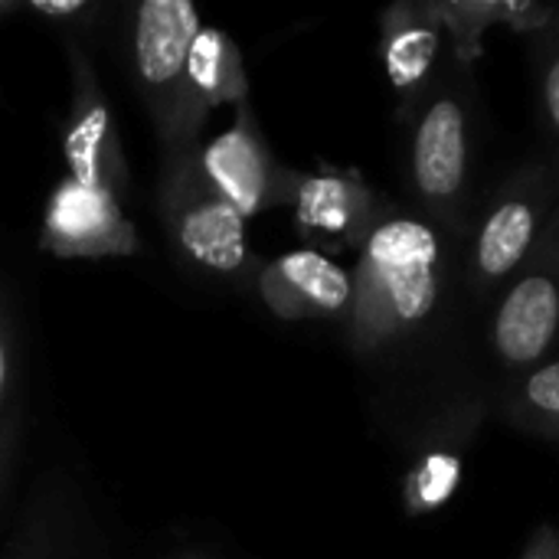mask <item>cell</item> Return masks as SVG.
Segmentation results:
<instances>
[{
    "mask_svg": "<svg viewBox=\"0 0 559 559\" xmlns=\"http://www.w3.org/2000/svg\"><path fill=\"white\" fill-rule=\"evenodd\" d=\"M449 236L429 219L383 213L360 242L347 334L364 360L426 350L445 318Z\"/></svg>",
    "mask_w": 559,
    "mask_h": 559,
    "instance_id": "obj_1",
    "label": "cell"
},
{
    "mask_svg": "<svg viewBox=\"0 0 559 559\" xmlns=\"http://www.w3.org/2000/svg\"><path fill=\"white\" fill-rule=\"evenodd\" d=\"M478 95L472 75L455 66L429 85L409 111L406 187L442 236L465 242L478 216L475 210V147H478Z\"/></svg>",
    "mask_w": 559,
    "mask_h": 559,
    "instance_id": "obj_2",
    "label": "cell"
},
{
    "mask_svg": "<svg viewBox=\"0 0 559 559\" xmlns=\"http://www.w3.org/2000/svg\"><path fill=\"white\" fill-rule=\"evenodd\" d=\"M559 213V170L540 154L518 164L475 216L465 249V288L475 301H495L534 259Z\"/></svg>",
    "mask_w": 559,
    "mask_h": 559,
    "instance_id": "obj_3",
    "label": "cell"
},
{
    "mask_svg": "<svg viewBox=\"0 0 559 559\" xmlns=\"http://www.w3.org/2000/svg\"><path fill=\"white\" fill-rule=\"evenodd\" d=\"M157 210L177 255L210 278H242L252 269L246 216L219 197L200 167V144L164 147Z\"/></svg>",
    "mask_w": 559,
    "mask_h": 559,
    "instance_id": "obj_4",
    "label": "cell"
},
{
    "mask_svg": "<svg viewBox=\"0 0 559 559\" xmlns=\"http://www.w3.org/2000/svg\"><path fill=\"white\" fill-rule=\"evenodd\" d=\"M200 26V13L190 0H144L131 13L128 52L134 88L160 147H170L180 131L187 56Z\"/></svg>",
    "mask_w": 559,
    "mask_h": 559,
    "instance_id": "obj_5",
    "label": "cell"
},
{
    "mask_svg": "<svg viewBox=\"0 0 559 559\" xmlns=\"http://www.w3.org/2000/svg\"><path fill=\"white\" fill-rule=\"evenodd\" d=\"M559 347V213L534 252V259L514 275V282L495 298L488 324V350L498 370L514 380Z\"/></svg>",
    "mask_w": 559,
    "mask_h": 559,
    "instance_id": "obj_6",
    "label": "cell"
},
{
    "mask_svg": "<svg viewBox=\"0 0 559 559\" xmlns=\"http://www.w3.org/2000/svg\"><path fill=\"white\" fill-rule=\"evenodd\" d=\"M66 49H69L72 95L62 124V154H66L69 177L85 187L108 190L121 200L128 190V164L111 118V105L95 79L85 49L72 36L66 39Z\"/></svg>",
    "mask_w": 559,
    "mask_h": 559,
    "instance_id": "obj_7",
    "label": "cell"
},
{
    "mask_svg": "<svg viewBox=\"0 0 559 559\" xmlns=\"http://www.w3.org/2000/svg\"><path fill=\"white\" fill-rule=\"evenodd\" d=\"M200 167L206 180L233 203L246 219L265 213L278 203H292L298 174L282 170L249 111V102L239 105V118L206 147H200Z\"/></svg>",
    "mask_w": 559,
    "mask_h": 559,
    "instance_id": "obj_8",
    "label": "cell"
},
{
    "mask_svg": "<svg viewBox=\"0 0 559 559\" xmlns=\"http://www.w3.org/2000/svg\"><path fill=\"white\" fill-rule=\"evenodd\" d=\"M39 246L56 259H108L138 252V233L115 193L62 177L46 200Z\"/></svg>",
    "mask_w": 559,
    "mask_h": 559,
    "instance_id": "obj_9",
    "label": "cell"
},
{
    "mask_svg": "<svg viewBox=\"0 0 559 559\" xmlns=\"http://www.w3.org/2000/svg\"><path fill=\"white\" fill-rule=\"evenodd\" d=\"M262 305L282 321H347L354 305V275L318 249H295L255 272Z\"/></svg>",
    "mask_w": 559,
    "mask_h": 559,
    "instance_id": "obj_10",
    "label": "cell"
},
{
    "mask_svg": "<svg viewBox=\"0 0 559 559\" xmlns=\"http://www.w3.org/2000/svg\"><path fill=\"white\" fill-rule=\"evenodd\" d=\"M242 102H249V82L236 39L219 26H200L187 56L180 131L170 147L197 144V134L213 108L242 105Z\"/></svg>",
    "mask_w": 559,
    "mask_h": 559,
    "instance_id": "obj_11",
    "label": "cell"
},
{
    "mask_svg": "<svg viewBox=\"0 0 559 559\" xmlns=\"http://www.w3.org/2000/svg\"><path fill=\"white\" fill-rule=\"evenodd\" d=\"M295 223L305 236L341 239L360 246L370 226L383 216L373 203V193L354 180L337 174L298 177L292 190Z\"/></svg>",
    "mask_w": 559,
    "mask_h": 559,
    "instance_id": "obj_12",
    "label": "cell"
},
{
    "mask_svg": "<svg viewBox=\"0 0 559 559\" xmlns=\"http://www.w3.org/2000/svg\"><path fill=\"white\" fill-rule=\"evenodd\" d=\"M442 23L436 20L432 7L403 3L386 10L383 16V69L390 85L400 92L406 115L419 105V98L436 82V59H439Z\"/></svg>",
    "mask_w": 559,
    "mask_h": 559,
    "instance_id": "obj_13",
    "label": "cell"
},
{
    "mask_svg": "<svg viewBox=\"0 0 559 559\" xmlns=\"http://www.w3.org/2000/svg\"><path fill=\"white\" fill-rule=\"evenodd\" d=\"M20 426H23V347L7 295L0 292V504L10 491Z\"/></svg>",
    "mask_w": 559,
    "mask_h": 559,
    "instance_id": "obj_14",
    "label": "cell"
},
{
    "mask_svg": "<svg viewBox=\"0 0 559 559\" xmlns=\"http://www.w3.org/2000/svg\"><path fill=\"white\" fill-rule=\"evenodd\" d=\"M501 413L524 432L559 439V354L508 380L501 393Z\"/></svg>",
    "mask_w": 559,
    "mask_h": 559,
    "instance_id": "obj_15",
    "label": "cell"
},
{
    "mask_svg": "<svg viewBox=\"0 0 559 559\" xmlns=\"http://www.w3.org/2000/svg\"><path fill=\"white\" fill-rule=\"evenodd\" d=\"M534 79H537V108L547 131V157L559 170V16L531 36Z\"/></svg>",
    "mask_w": 559,
    "mask_h": 559,
    "instance_id": "obj_16",
    "label": "cell"
},
{
    "mask_svg": "<svg viewBox=\"0 0 559 559\" xmlns=\"http://www.w3.org/2000/svg\"><path fill=\"white\" fill-rule=\"evenodd\" d=\"M59 524L62 518H56L52 508H36L29 521L23 518V524L16 527L3 559H75L69 550L72 537Z\"/></svg>",
    "mask_w": 559,
    "mask_h": 559,
    "instance_id": "obj_17",
    "label": "cell"
},
{
    "mask_svg": "<svg viewBox=\"0 0 559 559\" xmlns=\"http://www.w3.org/2000/svg\"><path fill=\"white\" fill-rule=\"evenodd\" d=\"M23 13L46 20L52 26H82V20L98 13L95 0H23Z\"/></svg>",
    "mask_w": 559,
    "mask_h": 559,
    "instance_id": "obj_18",
    "label": "cell"
},
{
    "mask_svg": "<svg viewBox=\"0 0 559 559\" xmlns=\"http://www.w3.org/2000/svg\"><path fill=\"white\" fill-rule=\"evenodd\" d=\"M521 559H559L557 524H540V527L531 534V540H527V547H524Z\"/></svg>",
    "mask_w": 559,
    "mask_h": 559,
    "instance_id": "obj_19",
    "label": "cell"
},
{
    "mask_svg": "<svg viewBox=\"0 0 559 559\" xmlns=\"http://www.w3.org/2000/svg\"><path fill=\"white\" fill-rule=\"evenodd\" d=\"M16 13H23V0H0V23Z\"/></svg>",
    "mask_w": 559,
    "mask_h": 559,
    "instance_id": "obj_20",
    "label": "cell"
},
{
    "mask_svg": "<svg viewBox=\"0 0 559 559\" xmlns=\"http://www.w3.org/2000/svg\"><path fill=\"white\" fill-rule=\"evenodd\" d=\"M174 559H206V557H197V554H183V557H174Z\"/></svg>",
    "mask_w": 559,
    "mask_h": 559,
    "instance_id": "obj_21",
    "label": "cell"
}]
</instances>
